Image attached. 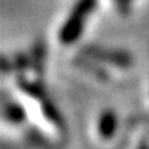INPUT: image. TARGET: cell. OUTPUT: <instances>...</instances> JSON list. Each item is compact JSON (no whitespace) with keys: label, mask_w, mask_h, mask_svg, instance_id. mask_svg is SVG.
<instances>
[{"label":"cell","mask_w":149,"mask_h":149,"mask_svg":"<svg viewBox=\"0 0 149 149\" xmlns=\"http://www.w3.org/2000/svg\"><path fill=\"white\" fill-rule=\"evenodd\" d=\"M116 126H117V119L113 111H104L100 116L99 132L103 139H110L116 132Z\"/></svg>","instance_id":"obj_2"},{"label":"cell","mask_w":149,"mask_h":149,"mask_svg":"<svg viewBox=\"0 0 149 149\" xmlns=\"http://www.w3.org/2000/svg\"><path fill=\"white\" fill-rule=\"evenodd\" d=\"M3 114H4V119L9 120L10 123H15V125H19L25 120V110L20 104L17 103H7L3 109Z\"/></svg>","instance_id":"obj_3"},{"label":"cell","mask_w":149,"mask_h":149,"mask_svg":"<svg viewBox=\"0 0 149 149\" xmlns=\"http://www.w3.org/2000/svg\"><path fill=\"white\" fill-rule=\"evenodd\" d=\"M97 0H78L77 4L72 9V13L70 15V17L65 20V23L62 25L61 31H59V41L65 45L74 44L84 28V22L86 17L93 12V9L96 7Z\"/></svg>","instance_id":"obj_1"},{"label":"cell","mask_w":149,"mask_h":149,"mask_svg":"<svg viewBox=\"0 0 149 149\" xmlns=\"http://www.w3.org/2000/svg\"><path fill=\"white\" fill-rule=\"evenodd\" d=\"M117 1V4H119V7L122 9V10H126V7H127V3L130 1V0H116Z\"/></svg>","instance_id":"obj_4"}]
</instances>
